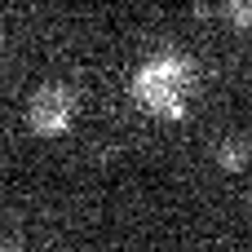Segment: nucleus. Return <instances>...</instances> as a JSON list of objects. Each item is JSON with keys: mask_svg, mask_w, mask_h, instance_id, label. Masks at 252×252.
<instances>
[{"mask_svg": "<svg viewBox=\"0 0 252 252\" xmlns=\"http://www.w3.org/2000/svg\"><path fill=\"white\" fill-rule=\"evenodd\" d=\"M230 13L239 27H252V0H230Z\"/></svg>", "mask_w": 252, "mask_h": 252, "instance_id": "obj_1", "label": "nucleus"}]
</instances>
